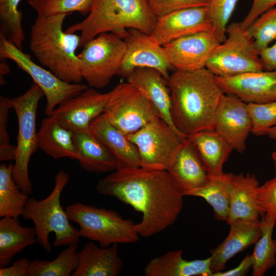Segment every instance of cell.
I'll use <instances>...</instances> for the list:
<instances>
[{"instance_id":"cell-1","label":"cell","mask_w":276,"mask_h":276,"mask_svg":"<svg viewBox=\"0 0 276 276\" xmlns=\"http://www.w3.org/2000/svg\"><path fill=\"white\" fill-rule=\"evenodd\" d=\"M96 190L142 214L135 228L144 238L159 233L174 223L183 206V196L167 170L141 166L117 169L100 179Z\"/></svg>"},{"instance_id":"cell-2","label":"cell","mask_w":276,"mask_h":276,"mask_svg":"<svg viewBox=\"0 0 276 276\" xmlns=\"http://www.w3.org/2000/svg\"><path fill=\"white\" fill-rule=\"evenodd\" d=\"M168 85L173 122L182 135L214 129L215 113L224 94L216 76L206 67L177 70L170 76Z\"/></svg>"},{"instance_id":"cell-3","label":"cell","mask_w":276,"mask_h":276,"mask_svg":"<svg viewBox=\"0 0 276 276\" xmlns=\"http://www.w3.org/2000/svg\"><path fill=\"white\" fill-rule=\"evenodd\" d=\"M68 14L38 16L30 30V49L41 65L61 80L80 83V60L76 51L81 37L63 30Z\"/></svg>"},{"instance_id":"cell-4","label":"cell","mask_w":276,"mask_h":276,"mask_svg":"<svg viewBox=\"0 0 276 276\" xmlns=\"http://www.w3.org/2000/svg\"><path fill=\"white\" fill-rule=\"evenodd\" d=\"M157 19L148 0H93L87 16L65 31L80 32L83 47L103 33H114L123 38L127 30L132 28L149 35Z\"/></svg>"},{"instance_id":"cell-5","label":"cell","mask_w":276,"mask_h":276,"mask_svg":"<svg viewBox=\"0 0 276 276\" xmlns=\"http://www.w3.org/2000/svg\"><path fill=\"white\" fill-rule=\"evenodd\" d=\"M69 180L68 174L60 170L55 176L50 194L42 200L29 197L22 215L24 219L32 221L37 243L47 252L52 249L49 239L51 233L55 235L53 245L56 247L78 243L81 238L60 203L61 195Z\"/></svg>"},{"instance_id":"cell-6","label":"cell","mask_w":276,"mask_h":276,"mask_svg":"<svg viewBox=\"0 0 276 276\" xmlns=\"http://www.w3.org/2000/svg\"><path fill=\"white\" fill-rule=\"evenodd\" d=\"M65 210L70 221L78 225L80 237L98 242L102 247L139 240L135 223L113 210L80 202L67 205Z\"/></svg>"},{"instance_id":"cell-7","label":"cell","mask_w":276,"mask_h":276,"mask_svg":"<svg viewBox=\"0 0 276 276\" xmlns=\"http://www.w3.org/2000/svg\"><path fill=\"white\" fill-rule=\"evenodd\" d=\"M43 96L41 88L34 83L22 95L10 99L18 125L12 175L18 187L29 196L32 192L29 164L32 155L38 148L36 114L38 103Z\"/></svg>"},{"instance_id":"cell-8","label":"cell","mask_w":276,"mask_h":276,"mask_svg":"<svg viewBox=\"0 0 276 276\" xmlns=\"http://www.w3.org/2000/svg\"><path fill=\"white\" fill-rule=\"evenodd\" d=\"M83 48L78 54L82 79L95 88L106 86L119 75L126 51L123 38L114 33H103Z\"/></svg>"},{"instance_id":"cell-9","label":"cell","mask_w":276,"mask_h":276,"mask_svg":"<svg viewBox=\"0 0 276 276\" xmlns=\"http://www.w3.org/2000/svg\"><path fill=\"white\" fill-rule=\"evenodd\" d=\"M205 67L220 77L264 70L259 53L240 22L227 26L225 40L213 50Z\"/></svg>"},{"instance_id":"cell-10","label":"cell","mask_w":276,"mask_h":276,"mask_svg":"<svg viewBox=\"0 0 276 276\" xmlns=\"http://www.w3.org/2000/svg\"><path fill=\"white\" fill-rule=\"evenodd\" d=\"M108 94L104 113L112 125L126 135L160 118L154 104L128 82L119 83Z\"/></svg>"},{"instance_id":"cell-11","label":"cell","mask_w":276,"mask_h":276,"mask_svg":"<svg viewBox=\"0 0 276 276\" xmlns=\"http://www.w3.org/2000/svg\"><path fill=\"white\" fill-rule=\"evenodd\" d=\"M0 57L10 59L27 73L39 86L46 99L44 112L52 114L55 109L64 101L75 97L89 87L88 85L64 81L50 70L35 63L29 55L0 35Z\"/></svg>"},{"instance_id":"cell-12","label":"cell","mask_w":276,"mask_h":276,"mask_svg":"<svg viewBox=\"0 0 276 276\" xmlns=\"http://www.w3.org/2000/svg\"><path fill=\"white\" fill-rule=\"evenodd\" d=\"M126 136L138 150L140 166L167 171L186 138L160 118Z\"/></svg>"},{"instance_id":"cell-13","label":"cell","mask_w":276,"mask_h":276,"mask_svg":"<svg viewBox=\"0 0 276 276\" xmlns=\"http://www.w3.org/2000/svg\"><path fill=\"white\" fill-rule=\"evenodd\" d=\"M126 51L119 75L127 77L137 67H150L159 71L168 81L171 65L163 46L149 35L135 29H129L123 37Z\"/></svg>"},{"instance_id":"cell-14","label":"cell","mask_w":276,"mask_h":276,"mask_svg":"<svg viewBox=\"0 0 276 276\" xmlns=\"http://www.w3.org/2000/svg\"><path fill=\"white\" fill-rule=\"evenodd\" d=\"M214 130L224 138L234 150L243 153L252 123L247 103L236 96L223 94L214 116Z\"/></svg>"},{"instance_id":"cell-15","label":"cell","mask_w":276,"mask_h":276,"mask_svg":"<svg viewBox=\"0 0 276 276\" xmlns=\"http://www.w3.org/2000/svg\"><path fill=\"white\" fill-rule=\"evenodd\" d=\"M219 43L212 29L180 38L163 47L172 67L189 71L205 67L211 54Z\"/></svg>"},{"instance_id":"cell-16","label":"cell","mask_w":276,"mask_h":276,"mask_svg":"<svg viewBox=\"0 0 276 276\" xmlns=\"http://www.w3.org/2000/svg\"><path fill=\"white\" fill-rule=\"evenodd\" d=\"M206 7L175 11L157 17L150 36L160 45L180 38L212 30Z\"/></svg>"},{"instance_id":"cell-17","label":"cell","mask_w":276,"mask_h":276,"mask_svg":"<svg viewBox=\"0 0 276 276\" xmlns=\"http://www.w3.org/2000/svg\"><path fill=\"white\" fill-rule=\"evenodd\" d=\"M216 77L223 93L233 95L246 103L276 101V71L263 70L230 77Z\"/></svg>"},{"instance_id":"cell-18","label":"cell","mask_w":276,"mask_h":276,"mask_svg":"<svg viewBox=\"0 0 276 276\" xmlns=\"http://www.w3.org/2000/svg\"><path fill=\"white\" fill-rule=\"evenodd\" d=\"M108 94L88 88L61 103L53 116L75 132L88 129L90 123L103 113Z\"/></svg>"},{"instance_id":"cell-19","label":"cell","mask_w":276,"mask_h":276,"mask_svg":"<svg viewBox=\"0 0 276 276\" xmlns=\"http://www.w3.org/2000/svg\"><path fill=\"white\" fill-rule=\"evenodd\" d=\"M167 171L183 196L189 191L203 186L209 179L208 173L196 147L187 137L183 140Z\"/></svg>"},{"instance_id":"cell-20","label":"cell","mask_w":276,"mask_h":276,"mask_svg":"<svg viewBox=\"0 0 276 276\" xmlns=\"http://www.w3.org/2000/svg\"><path fill=\"white\" fill-rule=\"evenodd\" d=\"M228 225L230 230L226 238L218 246L211 250L213 273L224 270L228 260L255 244L261 234L259 220L236 219Z\"/></svg>"},{"instance_id":"cell-21","label":"cell","mask_w":276,"mask_h":276,"mask_svg":"<svg viewBox=\"0 0 276 276\" xmlns=\"http://www.w3.org/2000/svg\"><path fill=\"white\" fill-rule=\"evenodd\" d=\"M127 82L139 89L154 104L160 118L177 133L171 116V97L168 81L157 70L150 67H137L126 77Z\"/></svg>"},{"instance_id":"cell-22","label":"cell","mask_w":276,"mask_h":276,"mask_svg":"<svg viewBox=\"0 0 276 276\" xmlns=\"http://www.w3.org/2000/svg\"><path fill=\"white\" fill-rule=\"evenodd\" d=\"M88 129L113 154L118 163V169L140 166L136 147L126 134L110 123L104 113L90 123Z\"/></svg>"},{"instance_id":"cell-23","label":"cell","mask_w":276,"mask_h":276,"mask_svg":"<svg viewBox=\"0 0 276 276\" xmlns=\"http://www.w3.org/2000/svg\"><path fill=\"white\" fill-rule=\"evenodd\" d=\"M123 266L118 244L102 247L90 241L79 251L78 265L72 276H118Z\"/></svg>"},{"instance_id":"cell-24","label":"cell","mask_w":276,"mask_h":276,"mask_svg":"<svg viewBox=\"0 0 276 276\" xmlns=\"http://www.w3.org/2000/svg\"><path fill=\"white\" fill-rule=\"evenodd\" d=\"M37 140L38 148L55 159H78L75 132L53 116L42 121Z\"/></svg>"},{"instance_id":"cell-25","label":"cell","mask_w":276,"mask_h":276,"mask_svg":"<svg viewBox=\"0 0 276 276\" xmlns=\"http://www.w3.org/2000/svg\"><path fill=\"white\" fill-rule=\"evenodd\" d=\"M259 186L258 181L253 174L232 173L228 224L236 219L259 220L261 215L256 201Z\"/></svg>"},{"instance_id":"cell-26","label":"cell","mask_w":276,"mask_h":276,"mask_svg":"<svg viewBox=\"0 0 276 276\" xmlns=\"http://www.w3.org/2000/svg\"><path fill=\"white\" fill-rule=\"evenodd\" d=\"M182 249L171 250L151 260L144 268L146 276H212L211 257L187 260Z\"/></svg>"},{"instance_id":"cell-27","label":"cell","mask_w":276,"mask_h":276,"mask_svg":"<svg viewBox=\"0 0 276 276\" xmlns=\"http://www.w3.org/2000/svg\"><path fill=\"white\" fill-rule=\"evenodd\" d=\"M78 162L84 170L93 173H110L118 169L110 151L88 129L75 131Z\"/></svg>"},{"instance_id":"cell-28","label":"cell","mask_w":276,"mask_h":276,"mask_svg":"<svg viewBox=\"0 0 276 276\" xmlns=\"http://www.w3.org/2000/svg\"><path fill=\"white\" fill-rule=\"evenodd\" d=\"M187 137L193 143L208 174H223V167L234 150L229 143L215 130L201 131Z\"/></svg>"},{"instance_id":"cell-29","label":"cell","mask_w":276,"mask_h":276,"mask_svg":"<svg viewBox=\"0 0 276 276\" xmlns=\"http://www.w3.org/2000/svg\"><path fill=\"white\" fill-rule=\"evenodd\" d=\"M37 242L34 227L22 226L18 218L8 217L1 218L0 268L9 266L16 255Z\"/></svg>"},{"instance_id":"cell-30","label":"cell","mask_w":276,"mask_h":276,"mask_svg":"<svg viewBox=\"0 0 276 276\" xmlns=\"http://www.w3.org/2000/svg\"><path fill=\"white\" fill-rule=\"evenodd\" d=\"M232 173L209 175L208 181L202 187L188 192L186 196L204 199L213 208L215 218L227 222L230 206V185Z\"/></svg>"},{"instance_id":"cell-31","label":"cell","mask_w":276,"mask_h":276,"mask_svg":"<svg viewBox=\"0 0 276 276\" xmlns=\"http://www.w3.org/2000/svg\"><path fill=\"white\" fill-rule=\"evenodd\" d=\"M13 164L0 165V217L18 218L22 215L29 195L23 192L12 175Z\"/></svg>"},{"instance_id":"cell-32","label":"cell","mask_w":276,"mask_h":276,"mask_svg":"<svg viewBox=\"0 0 276 276\" xmlns=\"http://www.w3.org/2000/svg\"><path fill=\"white\" fill-rule=\"evenodd\" d=\"M276 219L264 214L260 221L261 234L252 254V275L262 276L276 264V252L272 234Z\"/></svg>"},{"instance_id":"cell-33","label":"cell","mask_w":276,"mask_h":276,"mask_svg":"<svg viewBox=\"0 0 276 276\" xmlns=\"http://www.w3.org/2000/svg\"><path fill=\"white\" fill-rule=\"evenodd\" d=\"M78 243L71 244L52 261H30L28 276H70L76 269L79 260Z\"/></svg>"},{"instance_id":"cell-34","label":"cell","mask_w":276,"mask_h":276,"mask_svg":"<svg viewBox=\"0 0 276 276\" xmlns=\"http://www.w3.org/2000/svg\"><path fill=\"white\" fill-rule=\"evenodd\" d=\"M22 0H0V35L19 49L25 40L23 15L18 6Z\"/></svg>"},{"instance_id":"cell-35","label":"cell","mask_w":276,"mask_h":276,"mask_svg":"<svg viewBox=\"0 0 276 276\" xmlns=\"http://www.w3.org/2000/svg\"><path fill=\"white\" fill-rule=\"evenodd\" d=\"M245 31L259 53L268 47L276 40V6L261 14Z\"/></svg>"},{"instance_id":"cell-36","label":"cell","mask_w":276,"mask_h":276,"mask_svg":"<svg viewBox=\"0 0 276 276\" xmlns=\"http://www.w3.org/2000/svg\"><path fill=\"white\" fill-rule=\"evenodd\" d=\"M93 0H29V5L38 16L59 14H69L77 12L82 15L88 14Z\"/></svg>"},{"instance_id":"cell-37","label":"cell","mask_w":276,"mask_h":276,"mask_svg":"<svg viewBox=\"0 0 276 276\" xmlns=\"http://www.w3.org/2000/svg\"><path fill=\"white\" fill-rule=\"evenodd\" d=\"M239 0H209L206 6L212 28L220 43L226 37L227 24Z\"/></svg>"},{"instance_id":"cell-38","label":"cell","mask_w":276,"mask_h":276,"mask_svg":"<svg viewBox=\"0 0 276 276\" xmlns=\"http://www.w3.org/2000/svg\"><path fill=\"white\" fill-rule=\"evenodd\" d=\"M252 123L251 132L256 135L267 134L276 125V101L264 103H247Z\"/></svg>"},{"instance_id":"cell-39","label":"cell","mask_w":276,"mask_h":276,"mask_svg":"<svg viewBox=\"0 0 276 276\" xmlns=\"http://www.w3.org/2000/svg\"><path fill=\"white\" fill-rule=\"evenodd\" d=\"M12 108L10 99L0 97V161L14 160L16 146L10 143L7 131L9 111Z\"/></svg>"},{"instance_id":"cell-40","label":"cell","mask_w":276,"mask_h":276,"mask_svg":"<svg viewBox=\"0 0 276 276\" xmlns=\"http://www.w3.org/2000/svg\"><path fill=\"white\" fill-rule=\"evenodd\" d=\"M256 201L261 215L267 214L276 219V177L259 186Z\"/></svg>"},{"instance_id":"cell-41","label":"cell","mask_w":276,"mask_h":276,"mask_svg":"<svg viewBox=\"0 0 276 276\" xmlns=\"http://www.w3.org/2000/svg\"><path fill=\"white\" fill-rule=\"evenodd\" d=\"M157 17L172 12L190 8L206 7L209 0H148Z\"/></svg>"},{"instance_id":"cell-42","label":"cell","mask_w":276,"mask_h":276,"mask_svg":"<svg viewBox=\"0 0 276 276\" xmlns=\"http://www.w3.org/2000/svg\"><path fill=\"white\" fill-rule=\"evenodd\" d=\"M276 6V0H252L246 16L240 22L242 28L247 30L261 14Z\"/></svg>"},{"instance_id":"cell-43","label":"cell","mask_w":276,"mask_h":276,"mask_svg":"<svg viewBox=\"0 0 276 276\" xmlns=\"http://www.w3.org/2000/svg\"><path fill=\"white\" fill-rule=\"evenodd\" d=\"M30 261L27 258H21L11 266L0 268L1 276H28Z\"/></svg>"},{"instance_id":"cell-44","label":"cell","mask_w":276,"mask_h":276,"mask_svg":"<svg viewBox=\"0 0 276 276\" xmlns=\"http://www.w3.org/2000/svg\"><path fill=\"white\" fill-rule=\"evenodd\" d=\"M252 254L247 255L236 267L228 270L213 273L212 276H244L252 268Z\"/></svg>"},{"instance_id":"cell-45","label":"cell","mask_w":276,"mask_h":276,"mask_svg":"<svg viewBox=\"0 0 276 276\" xmlns=\"http://www.w3.org/2000/svg\"><path fill=\"white\" fill-rule=\"evenodd\" d=\"M259 56L266 71H276V42L261 51Z\"/></svg>"},{"instance_id":"cell-46","label":"cell","mask_w":276,"mask_h":276,"mask_svg":"<svg viewBox=\"0 0 276 276\" xmlns=\"http://www.w3.org/2000/svg\"><path fill=\"white\" fill-rule=\"evenodd\" d=\"M2 61L0 64V83L1 85H4L6 83L4 79V76L9 74L10 70L9 65L5 61V59H2Z\"/></svg>"},{"instance_id":"cell-47","label":"cell","mask_w":276,"mask_h":276,"mask_svg":"<svg viewBox=\"0 0 276 276\" xmlns=\"http://www.w3.org/2000/svg\"><path fill=\"white\" fill-rule=\"evenodd\" d=\"M267 135L270 138L276 140V125L269 130Z\"/></svg>"},{"instance_id":"cell-48","label":"cell","mask_w":276,"mask_h":276,"mask_svg":"<svg viewBox=\"0 0 276 276\" xmlns=\"http://www.w3.org/2000/svg\"><path fill=\"white\" fill-rule=\"evenodd\" d=\"M272 159L273 162L274 168H275V176L276 177V149L272 152L271 154Z\"/></svg>"},{"instance_id":"cell-49","label":"cell","mask_w":276,"mask_h":276,"mask_svg":"<svg viewBox=\"0 0 276 276\" xmlns=\"http://www.w3.org/2000/svg\"><path fill=\"white\" fill-rule=\"evenodd\" d=\"M274 241V248L276 252V238L273 240Z\"/></svg>"}]
</instances>
